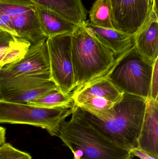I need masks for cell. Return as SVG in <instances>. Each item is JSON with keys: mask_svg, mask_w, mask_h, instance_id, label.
<instances>
[{"mask_svg": "<svg viewBox=\"0 0 158 159\" xmlns=\"http://www.w3.org/2000/svg\"><path fill=\"white\" fill-rule=\"evenodd\" d=\"M147 100L123 93L116 102L112 115L101 120L81 110L88 122L106 138L122 149L131 152L138 148Z\"/></svg>", "mask_w": 158, "mask_h": 159, "instance_id": "1", "label": "cell"}, {"mask_svg": "<svg viewBox=\"0 0 158 159\" xmlns=\"http://www.w3.org/2000/svg\"><path fill=\"white\" fill-rule=\"evenodd\" d=\"M58 137L72 152L73 159H133L130 152L117 146L94 128L75 105L70 119L62 123Z\"/></svg>", "mask_w": 158, "mask_h": 159, "instance_id": "2", "label": "cell"}, {"mask_svg": "<svg viewBox=\"0 0 158 159\" xmlns=\"http://www.w3.org/2000/svg\"><path fill=\"white\" fill-rule=\"evenodd\" d=\"M85 21L78 24L70 34L73 91L105 76L116 60L113 53L90 33Z\"/></svg>", "mask_w": 158, "mask_h": 159, "instance_id": "3", "label": "cell"}, {"mask_svg": "<svg viewBox=\"0 0 158 159\" xmlns=\"http://www.w3.org/2000/svg\"><path fill=\"white\" fill-rule=\"evenodd\" d=\"M153 65L134 46L116 58L114 65L104 77L122 92L147 100L150 94Z\"/></svg>", "mask_w": 158, "mask_h": 159, "instance_id": "4", "label": "cell"}, {"mask_svg": "<svg viewBox=\"0 0 158 159\" xmlns=\"http://www.w3.org/2000/svg\"><path fill=\"white\" fill-rule=\"evenodd\" d=\"M73 108H46L0 99V123L30 125L58 136L62 123Z\"/></svg>", "mask_w": 158, "mask_h": 159, "instance_id": "5", "label": "cell"}, {"mask_svg": "<svg viewBox=\"0 0 158 159\" xmlns=\"http://www.w3.org/2000/svg\"><path fill=\"white\" fill-rule=\"evenodd\" d=\"M70 34L46 39L51 80L65 94L71 93L75 88Z\"/></svg>", "mask_w": 158, "mask_h": 159, "instance_id": "6", "label": "cell"}, {"mask_svg": "<svg viewBox=\"0 0 158 159\" xmlns=\"http://www.w3.org/2000/svg\"><path fill=\"white\" fill-rule=\"evenodd\" d=\"M50 74L46 40L31 45L23 58L0 69V79Z\"/></svg>", "mask_w": 158, "mask_h": 159, "instance_id": "7", "label": "cell"}, {"mask_svg": "<svg viewBox=\"0 0 158 159\" xmlns=\"http://www.w3.org/2000/svg\"><path fill=\"white\" fill-rule=\"evenodd\" d=\"M112 21L114 29L135 34L150 14L143 0H111Z\"/></svg>", "mask_w": 158, "mask_h": 159, "instance_id": "8", "label": "cell"}, {"mask_svg": "<svg viewBox=\"0 0 158 159\" xmlns=\"http://www.w3.org/2000/svg\"><path fill=\"white\" fill-rule=\"evenodd\" d=\"M138 148L158 159V101L147 100Z\"/></svg>", "mask_w": 158, "mask_h": 159, "instance_id": "9", "label": "cell"}, {"mask_svg": "<svg viewBox=\"0 0 158 159\" xmlns=\"http://www.w3.org/2000/svg\"><path fill=\"white\" fill-rule=\"evenodd\" d=\"M135 46L152 64L158 58V16L154 11H150L143 25L135 34Z\"/></svg>", "mask_w": 158, "mask_h": 159, "instance_id": "10", "label": "cell"}, {"mask_svg": "<svg viewBox=\"0 0 158 159\" xmlns=\"http://www.w3.org/2000/svg\"><path fill=\"white\" fill-rule=\"evenodd\" d=\"M85 26L90 33L113 53L115 58L135 46V34L124 33L115 29H107L92 25L85 20Z\"/></svg>", "mask_w": 158, "mask_h": 159, "instance_id": "11", "label": "cell"}, {"mask_svg": "<svg viewBox=\"0 0 158 159\" xmlns=\"http://www.w3.org/2000/svg\"><path fill=\"white\" fill-rule=\"evenodd\" d=\"M123 93L109 80L103 76L73 91L72 96L75 105L79 107L87 100L96 97L105 98L116 103Z\"/></svg>", "mask_w": 158, "mask_h": 159, "instance_id": "12", "label": "cell"}, {"mask_svg": "<svg viewBox=\"0 0 158 159\" xmlns=\"http://www.w3.org/2000/svg\"><path fill=\"white\" fill-rule=\"evenodd\" d=\"M12 22L17 37L29 42L31 45L47 38L41 29L36 8L14 18Z\"/></svg>", "mask_w": 158, "mask_h": 159, "instance_id": "13", "label": "cell"}, {"mask_svg": "<svg viewBox=\"0 0 158 159\" xmlns=\"http://www.w3.org/2000/svg\"><path fill=\"white\" fill-rule=\"evenodd\" d=\"M36 6L49 9L79 24L86 20V10L82 0H30Z\"/></svg>", "mask_w": 158, "mask_h": 159, "instance_id": "14", "label": "cell"}, {"mask_svg": "<svg viewBox=\"0 0 158 159\" xmlns=\"http://www.w3.org/2000/svg\"><path fill=\"white\" fill-rule=\"evenodd\" d=\"M31 44L0 28V69L23 58Z\"/></svg>", "mask_w": 158, "mask_h": 159, "instance_id": "15", "label": "cell"}, {"mask_svg": "<svg viewBox=\"0 0 158 159\" xmlns=\"http://www.w3.org/2000/svg\"><path fill=\"white\" fill-rule=\"evenodd\" d=\"M36 11L41 29L45 37L70 34L78 24L71 22L55 12L36 6Z\"/></svg>", "mask_w": 158, "mask_h": 159, "instance_id": "16", "label": "cell"}, {"mask_svg": "<svg viewBox=\"0 0 158 159\" xmlns=\"http://www.w3.org/2000/svg\"><path fill=\"white\" fill-rule=\"evenodd\" d=\"M58 89L52 80L28 89L16 91L8 92L0 95V99L14 102L28 103L45 93Z\"/></svg>", "mask_w": 158, "mask_h": 159, "instance_id": "17", "label": "cell"}, {"mask_svg": "<svg viewBox=\"0 0 158 159\" xmlns=\"http://www.w3.org/2000/svg\"><path fill=\"white\" fill-rule=\"evenodd\" d=\"M89 22L96 27L114 29L111 0H96L89 11Z\"/></svg>", "mask_w": 158, "mask_h": 159, "instance_id": "18", "label": "cell"}, {"mask_svg": "<svg viewBox=\"0 0 158 159\" xmlns=\"http://www.w3.org/2000/svg\"><path fill=\"white\" fill-rule=\"evenodd\" d=\"M27 104L46 108H71L75 106L72 93L63 94L58 89L49 92Z\"/></svg>", "mask_w": 158, "mask_h": 159, "instance_id": "19", "label": "cell"}, {"mask_svg": "<svg viewBox=\"0 0 158 159\" xmlns=\"http://www.w3.org/2000/svg\"><path fill=\"white\" fill-rule=\"evenodd\" d=\"M115 103L107 99L96 97L87 100L78 107L98 119L105 120L112 115Z\"/></svg>", "mask_w": 158, "mask_h": 159, "instance_id": "20", "label": "cell"}, {"mask_svg": "<svg viewBox=\"0 0 158 159\" xmlns=\"http://www.w3.org/2000/svg\"><path fill=\"white\" fill-rule=\"evenodd\" d=\"M36 7L30 0H0V10L12 19Z\"/></svg>", "mask_w": 158, "mask_h": 159, "instance_id": "21", "label": "cell"}, {"mask_svg": "<svg viewBox=\"0 0 158 159\" xmlns=\"http://www.w3.org/2000/svg\"><path fill=\"white\" fill-rule=\"evenodd\" d=\"M0 159H32V157L29 153L6 143L0 147Z\"/></svg>", "mask_w": 158, "mask_h": 159, "instance_id": "22", "label": "cell"}, {"mask_svg": "<svg viewBox=\"0 0 158 159\" xmlns=\"http://www.w3.org/2000/svg\"><path fill=\"white\" fill-rule=\"evenodd\" d=\"M158 58L153 65V72L150 85V94L148 98L158 101Z\"/></svg>", "mask_w": 158, "mask_h": 159, "instance_id": "23", "label": "cell"}, {"mask_svg": "<svg viewBox=\"0 0 158 159\" xmlns=\"http://www.w3.org/2000/svg\"><path fill=\"white\" fill-rule=\"evenodd\" d=\"M12 19L0 10V28L16 36L12 25Z\"/></svg>", "mask_w": 158, "mask_h": 159, "instance_id": "24", "label": "cell"}, {"mask_svg": "<svg viewBox=\"0 0 158 159\" xmlns=\"http://www.w3.org/2000/svg\"><path fill=\"white\" fill-rule=\"evenodd\" d=\"M130 152L134 157H136L141 159H158L148 155L139 148L133 149Z\"/></svg>", "mask_w": 158, "mask_h": 159, "instance_id": "25", "label": "cell"}, {"mask_svg": "<svg viewBox=\"0 0 158 159\" xmlns=\"http://www.w3.org/2000/svg\"><path fill=\"white\" fill-rule=\"evenodd\" d=\"M6 129L0 126V147L6 143Z\"/></svg>", "mask_w": 158, "mask_h": 159, "instance_id": "26", "label": "cell"}, {"mask_svg": "<svg viewBox=\"0 0 158 159\" xmlns=\"http://www.w3.org/2000/svg\"><path fill=\"white\" fill-rule=\"evenodd\" d=\"M143 1L146 4L149 10L151 11V9H152V5H153V0H143Z\"/></svg>", "mask_w": 158, "mask_h": 159, "instance_id": "27", "label": "cell"}]
</instances>
